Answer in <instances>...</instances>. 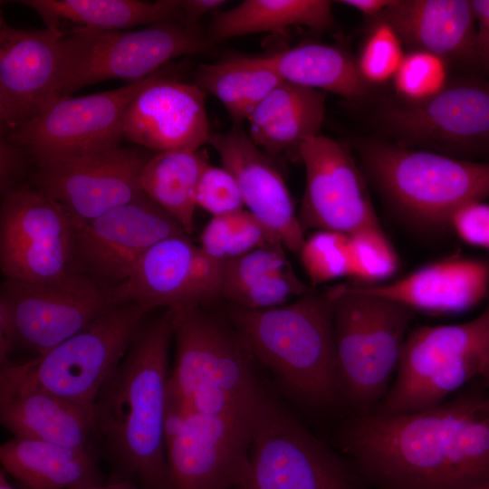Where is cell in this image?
<instances>
[{"mask_svg":"<svg viewBox=\"0 0 489 489\" xmlns=\"http://www.w3.org/2000/svg\"><path fill=\"white\" fill-rule=\"evenodd\" d=\"M340 443L360 470L388 489L489 488V413L482 393L415 412L358 414Z\"/></svg>","mask_w":489,"mask_h":489,"instance_id":"obj_1","label":"cell"},{"mask_svg":"<svg viewBox=\"0 0 489 489\" xmlns=\"http://www.w3.org/2000/svg\"><path fill=\"white\" fill-rule=\"evenodd\" d=\"M172 339L170 310L155 319H144L96 397V448L109 467V483L173 489L163 434Z\"/></svg>","mask_w":489,"mask_h":489,"instance_id":"obj_2","label":"cell"},{"mask_svg":"<svg viewBox=\"0 0 489 489\" xmlns=\"http://www.w3.org/2000/svg\"><path fill=\"white\" fill-rule=\"evenodd\" d=\"M230 321L254 360L295 400L323 408L340 397L333 306L325 292L269 309L233 306Z\"/></svg>","mask_w":489,"mask_h":489,"instance_id":"obj_3","label":"cell"},{"mask_svg":"<svg viewBox=\"0 0 489 489\" xmlns=\"http://www.w3.org/2000/svg\"><path fill=\"white\" fill-rule=\"evenodd\" d=\"M358 150L368 183L399 219L418 231L450 229L456 209L489 197V161L371 139L360 141Z\"/></svg>","mask_w":489,"mask_h":489,"instance_id":"obj_4","label":"cell"},{"mask_svg":"<svg viewBox=\"0 0 489 489\" xmlns=\"http://www.w3.org/2000/svg\"><path fill=\"white\" fill-rule=\"evenodd\" d=\"M171 312L176 358L168 386L191 411L253 419L266 391L233 326L205 307Z\"/></svg>","mask_w":489,"mask_h":489,"instance_id":"obj_5","label":"cell"},{"mask_svg":"<svg viewBox=\"0 0 489 489\" xmlns=\"http://www.w3.org/2000/svg\"><path fill=\"white\" fill-rule=\"evenodd\" d=\"M340 397L358 414L371 412L397 371L414 312L355 284L329 288Z\"/></svg>","mask_w":489,"mask_h":489,"instance_id":"obj_6","label":"cell"},{"mask_svg":"<svg viewBox=\"0 0 489 489\" xmlns=\"http://www.w3.org/2000/svg\"><path fill=\"white\" fill-rule=\"evenodd\" d=\"M120 284L104 288L85 275L67 273L53 281L4 280L0 294V360L15 350L42 356L125 302Z\"/></svg>","mask_w":489,"mask_h":489,"instance_id":"obj_7","label":"cell"},{"mask_svg":"<svg viewBox=\"0 0 489 489\" xmlns=\"http://www.w3.org/2000/svg\"><path fill=\"white\" fill-rule=\"evenodd\" d=\"M213 42L197 26L177 21L140 30L75 28L62 36L59 95L111 79L136 82L175 58L208 53Z\"/></svg>","mask_w":489,"mask_h":489,"instance_id":"obj_8","label":"cell"},{"mask_svg":"<svg viewBox=\"0 0 489 489\" xmlns=\"http://www.w3.org/2000/svg\"><path fill=\"white\" fill-rule=\"evenodd\" d=\"M488 352L489 302L469 321L415 329L406 338L393 385L371 412L409 413L441 404L481 376Z\"/></svg>","mask_w":489,"mask_h":489,"instance_id":"obj_9","label":"cell"},{"mask_svg":"<svg viewBox=\"0 0 489 489\" xmlns=\"http://www.w3.org/2000/svg\"><path fill=\"white\" fill-rule=\"evenodd\" d=\"M149 312L136 302L118 304L45 354L1 365L0 380L42 388L93 408Z\"/></svg>","mask_w":489,"mask_h":489,"instance_id":"obj_10","label":"cell"},{"mask_svg":"<svg viewBox=\"0 0 489 489\" xmlns=\"http://www.w3.org/2000/svg\"><path fill=\"white\" fill-rule=\"evenodd\" d=\"M376 119L400 145L489 161V77L463 74L434 97L389 106Z\"/></svg>","mask_w":489,"mask_h":489,"instance_id":"obj_11","label":"cell"},{"mask_svg":"<svg viewBox=\"0 0 489 489\" xmlns=\"http://www.w3.org/2000/svg\"><path fill=\"white\" fill-rule=\"evenodd\" d=\"M235 489H356L341 460L267 393L253 423L249 466Z\"/></svg>","mask_w":489,"mask_h":489,"instance_id":"obj_12","label":"cell"},{"mask_svg":"<svg viewBox=\"0 0 489 489\" xmlns=\"http://www.w3.org/2000/svg\"><path fill=\"white\" fill-rule=\"evenodd\" d=\"M70 222L69 272L85 275L104 288L125 283L139 260L157 243L187 235L145 194L95 218Z\"/></svg>","mask_w":489,"mask_h":489,"instance_id":"obj_13","label":"cell"},{"mask_svg":"<svg viewBox=\"0 0 489 489\" xmlns=\"http://www.w3.org/2000/svg\"><path fill=\"white\" fill-rule=\"evenodd\" d=\"M155 73L117 89L61 98L33 120L1 136L21 147L34 166L120 147L125 110Z\"/></svg>","mask_w":489,"mask_h":489,"instance_id":"obj_14","label":"cell"},{"mask_svg":"<svg viewBox=\"0 0 489 489\" xmlns=\"http://www.w3.org/2000/svg\"><path fill=\"white\" fill-rule=\"evenodd\" d=\"M71 222L65 210L32 186L2 195L0 268L5 280L45 283L69 273Z\"/></svg>","mask_w":489,"mask_h":489,"instance_id":"obj_15","label":"cell"},{"mask_svg":"<svg viewBox=\"0 0 489 489\" xmlns=\"http://www.w3.org/2000/svg\"><path fill=\"white\" fill-rule=\"evenodd\" d=\"M150 157L134 148L117 147L34 165L31 186L67 213L86 221L139 198L142 168Z\"/></svg>","mask_w":489,"mask_h":489,"instance_id":"obj_16","label":"cell"},{"mask_svg":"<svg viewBox=\"0 0 489 489\" xmlns=\"http://www.w3.org/2000/svg\"><path fill=\"white\" fill-rule=\"evenodd\" d=\"M305 169L298 212L304 231L350 234L380 225L360 166L343 144L321 134L297 148Z\"/></svg>","mask_w":489,"mask_h":489,"instance_id":"obj_17","label":"cell"},{"mask_svg":"<svg viewBox=\"0 0 489 489\" xmlns=\"http://www.w3.org/2000/svg\"><path fill=\"white\" fill-rule=\"evenodd\" d=\"M62 36L26 30L0 19V129L8 134L33 120L59 95Z\"/></svg>","mask_w":489,"mask_h":489,"instance_id":"obj_18","label":"cell"},{"mask_svg":"<svg viewBox=\"0 0 489 489\" xmlns=\"http://www.w3.org/2000/svg\"><path fill=\"white\" fill-rule=\"evenodd\" d=\"M254 418L192 411L166 446L173 489H235L244 480Z\"/></svg>","mask_w":489,"mask_h":489,"instance_id":"obj_19","label":"cell"},{"mask_svg":"<svg viewBox=\"0 0 489 489\" xmlns=\"http://www.w3.org/2000/svg\"><path fill=\"white\" fill-rule=\"evenodd\" d=\"M223 267L187 235H175L150 247L120 288L126 302L150 312L206 307L221 298Z\"/></svg>","mask_w":489,"mask_h":489,"instance_id":"obj_20","label":"cell"},{"mask_svg":"<svg viewBox=\"0 0 489 489\" xmlns=\"http://www.w3.org/2000/svg\"><path fill=\"white\" fill-rule=\"evenodd\" d=\"M206 93L158 71L131 100L122 119L123 139L157 153L199 149L208 144Z\"/></svg>","mask_w":489,"mask_h":489,"instance_id":"obj_21","label":"cell"},{"mask_svg":"<svg viewBox=\"0 0 489 489\" xmlns=\"http://www.w3.org/2000/svg\"><path fill=\"white\" fill-rule=\"evenodd\" d=\"M210 144L236 179L244 206L283 245L299 254L305 240L288 187L268 155L242 126L213 133Z\"/></svg>","mask_w":489,"mask_h":489,"instance_id":"obj_22","label":"cell"},{"mask_svg":"<svg viewBox=\"0 0 489 489\" xmlns=\"http://www.w3.org/2000/svg\"><path fill=\"white\" fill-rule=\"evenodd\" d=\"M375 19L388 24L410 50L437 55L464 74L488 77L478 54L471 1L395 0Z\"/></svg>","mask_w":489,"mask_h":489,"instance_id":"obj_23","label":"cell"},{"mask_svg":"<svg viewBox=\"0 0 489 489\" xmlns=\"http://www.w3.org/2000/svg\"><path fill=\"white\" fill-rule=\"evenodd\" d=\"M353 284L362 292L394 301L413 312L459 313L488 298L489 261L455 254L388 283Z\"/></svg>","mask_w":489,"mask_h":489,"instance_id":"obj_24","label":"cell"},{"mask_svg":"<svg viewBox=\"0 0 489 489\" xmlns=\"http://www.w3.org/2000/svg\"><path fill=\"white\" fill-rule=\"evenodd\" d=\"M0 421L15 437L98 453L93 408L42 388L0 380Z\"/></svg>","mask_w":489,"mask_h":489,"instance_id":"obj_25","label":"cell"},{"mask_svg":"<svg viewBox=\"0 0 489 489\" xmlns=\"http://www.w3.org/2000/svg\"><path fill=\"white\" fill-rule=\"evenodd\" d=\"M96 451L13 436L0 446L3 471L21 489H84L107 483Z\"/></svg>","mask_w":489,"mask_h":489,"instance_id":"obj_26","label":"cell"},{"mask_svg":"<svg viewBox=\"0 0 489 489\" xmlns=\"http://www.w3.org/2000/svg\"><path fill=\"white\" fill-rule=\"evenodd\" d=\"M327 93L287 82L273 89L247 118L248 135L266 154H279L319 135Z\"/></svg>","mask_w":489,"mask_h":489,"instance_id":"obj_27","label":"cell"},{"mask_svg":"<svg viewBox=\"0 0 489 489\" xmlns=\"http://www.w3.org/2000/svg\"><path fill=\"white\" fill-rule=\"evenodd\" d=\"M284 251L282 244L263 246L224 264L221 298L238 308L263 310L313 291L296 275Z\"/></svg>","mask_w":489,"mask_h":489,"instance_id":"obj_28","label":"cell"},{"mask_svg":"<svg viewBox=\"0 0 489 489\" xmlns=\"http://www.w3.org/2000/svg\"><path fill=\"white\" fill-rule=\"evenodd\" d=\"M17 3L36 12L46 29L60 36L64 35L67 25L71 24H74L71 30L119 31L164 22L183 23L180 0H23Z\"/></svg>","mask_w":489,"mask_h":489,"instance_id":"obj_29","label":"cell"},{"mask_svg":"<svg viewBox=\"0 0 489 489\" xmlns=\"http://www.w3.org/2000/svg\"><path fill=\"white\" fill-rule=\"evenodd\" d=\"M264 58L283 82L332 92L349 101L360 100L369 91L356 58L338 45L302 43Z\"/></svg>","mask_w":489,"mask_h":489,"instance_id":"obj_30","label":"cell"},{"mask_svg":"<svg viewBox=\"0 0 489 489\" xmlns=\"http://www.w3.org/2000/svg\"><path fill=\"white\" fill-rule=\"evenodd\" d=\"M334 25L328 0H244L214 14L207 37L211 42L305 26L324 31Z\"/></svg>","mask_w":489,"mask_h":489,"instance_id":"obj_31","label":"cell"},{"mask_svg":"<svg viewBox=\"0 0 489 489\" xmlns=\"http://www.w3.org/2000/svg\"><path fill=\"white\" fill-rule=\"evenodd\" d=\"M208 164L200 149H178L155 154L141 171L142 192L173 216L187 235L194 231L197 187Z\"/></svg>","mask_w":489,"mask_h":489,"instance_id":"obj_32","label":"cell"},{"mask_svg":"<svg viewBox=\"0 0 489 489\" xmlns=\"http://www.w3.org/2000/svg\"><path fill=\"white\" fill-rule=\"evenodd\" d=\"M195 78L197 86L225 107L233 126H242L259 102L283 82L264 56L202 64Z\"/></svg>","mask_w":489,"mask_h":489,"instance_id":"obj_33","label":"cell"},{"mask_svg":"<svg viewBox=\"0 0 489 489\" xmlns=\"http://www.w3.org/2000/svg\"><path fill=\"white\" fill-rule=\"evenodd\" d=\"M273 244H282L244 208L212 216L200 235L199 247L212 260L224 264L256 248Z\"/></svg>","mask_w":489,"mask_h":489,"instance_id":"obj_34","label":"cell"},{"mask_svg":"<svg viewBox=\"0 0 489 489\" xmlns=\"http://www.w3.org/2000/svg\"><path fill=\"white\" fill-rule=\"evenodd\" d=\"M348 237V277L353 283L374 285L396 273L399 259L381 225L359 229Z\"/></svg>","mask_w":489,"mask_h":489,"instance_id":"obj_35","label":"cell"},{"mask_svg":"<svg viewBox=\"0 0 489 489\" xmlns=\"http://www.w3.org/2000/svg\"><path fill=\"white\" fill-rule=\"evenodd\" d=\"M448 68L437 55L409 50L392 79L395 90L408 103L425 101L448 84Z\"/></svg>","mask_w":489,"mask_h":489,"instance_id":"obj_36","label":"cell"},{"mask_svg":"<svg viewBox=\"0 0 489 489\" xmlns=\"http://www.w3.org/2000/svg\"><path fill=\"white\" fill-rule=\"evenodd\" d=\"M299 255L312 285L348 277V234L315 231L305 237Z\"/></svg>","mask_w":489,"mask_h":489,"instance_id":"obj_37","label":"cell"},{"mask_svg":"<svg viewBox=\"0 0 489 489\" xmlns=\"http://www.w3.org/2000/svg\"><path fill=\"white\" fill-rule=\"evenodd\" d=\"M396 31L386 22L372 20V26L356 58L359 72L370 84H382L393 79L405 53Z\"/></svg>","mask_w":489,"mask_h":489,"instance_id":"obj_38","label":"cell"},{"mask_svg":"<svg viewBox=\"0 0 489 489\" xmlns=\"http://www.w3.org/2000/svg\"><path fill=\"white\" fill-rule=\"evenodd\" d=\"M197 206L218 216L244 208L235 177L224 167L208 164L203 170L196 193Z\"/></svg>","mask_w":489,"mask_h":489,"instance_id":"obj_39","label":"cell"},{"mask_svg":"<svg viewBox=\"0 0 489 489\" xmlns=\"http://www.w3.org/2000/svg\"><path fill=\"white\" fill-rule=\"evenodd\" d=\"M449 226L464 243L489 250V204L473 201L460 206Z\"/></svg>","mask_w":489,"mask_h":489,"instance_id":"obj_40","label":"cell"},{"mask_svg":"<svg viewBox=\"0 0 489 489\" xmlns=\"http://www.w3.org/2000/svg\"><path fill=\"white\" fill-rule=\"evenodd\" d=\"M29 155L19 146L1 136L0 139V190L5 194L24 185L30 174ZM34 164V163H33Z\"/></svg>","mask_w":489,"mask_h":489,"instance_id":"obj_41","label":"cell"},{"mask_svg":"<svg viewBox=\"0 0 489 489\" xmlns=\"http://www.w3.org/2000/svg\"><path fill=\"white\" fill-rule=\"evenodd\" d=\"M191 412L183 398L168 382L163 425L165 448L180 433Z\"/></svg>","mask_w":489,"mask_h":489,"instance_id":"obj_42","label":"cell"},{"mask_svg":"<svg viewBox=\"0 0 489 489\" xmlns=\"http://www.w3.org/2000/svg\"><path fill=\"white\" fill-rule=\"evenodd\" d=\"M471 3L475 16L478 54L489 77V0H472Z\"/></svg>","mask_w":489,"mask_h":489,"instance_id":"obj_43","label":"cell"},{"mask_svg":"<svg viewBox=\"0 0 489 489\" xmlns=\"http://www.w3.org/2000/svg\"><path fill=\"white\" fill-rule=\"evenodd\" d=\"M226 1L224 0H180L183 23L197 26V21L207 14H216Z\"/></svg>","mask_w":489,"mask_h":489,"instance_id":"obj_44","label":"cell"},{"mask_svg":"<svg viewBox=\"0 0 489 489\" xmlns=\"http://www.w3.org/2000/svg\"><path fill=\"white\" fill-rule=\"evenodd\" d=\"M395 0H342L340 3L350 6L366 17L372 20L377 18L384 10L389 7Z\"/></svg>","mask_w":489,"mask_h":489,"instance_id":"obj_45","label":"cell"},{"mask_svg":"<svg viewBox=\"0 0 489 489\" xmlns=\"http://www.w3.org/2000/svg\"><path fill=\"white\" fill-rule=\"evenodd\" d=\"M84 489H139L135 484L129 482L105 483Z\"/></svg>","mask_w":489,"mask_h":489,"instance_id":"obj_46","label":"cell"},{"mask_svg":"<svg viewBox=\"0 0 489 489\" xmlns=\"http://www.w3.org/2000/svg\"><path fill=\"white\" fill-rule=\"evenodd\" d=\"M480 378L483 379V380H484V382L485 384V387L487 388V391L484 394V406H485V408H486L487 412L489 413V352H488V355H487V358H486V360H485V364H484V369L482 370Z\"/></svg>","mask_w":489,"mask_h":489,"instance_id":"obj_47","label":"cell"},{"mask_svg":"<svg viewBox=\"0 0 489 489\" xmlns=\"http://www.w3.org/2000/svg\"><path fill=\"white\" fill-rule=\"evenodd\" d=\"M0 489H15L10 484L6 478V474L3 470L0 472Z\"/></svg>","mask_w":489,"mask_h":489,"instance_id":"obj_48","label":"cell"},{"mask_svg":"<svg viewBox=\"0 0 489 489\" xmlns=\"http://www.w3.org/2000/svg\"><path fill=\"white\" fill-rule=\"evenodd\" d=\"M482 489H489V488H482Z\"/></svg>","mask_w":489,"mask_h":489,"instance_id":"obj_49","label":"cell"}]
</instances>
